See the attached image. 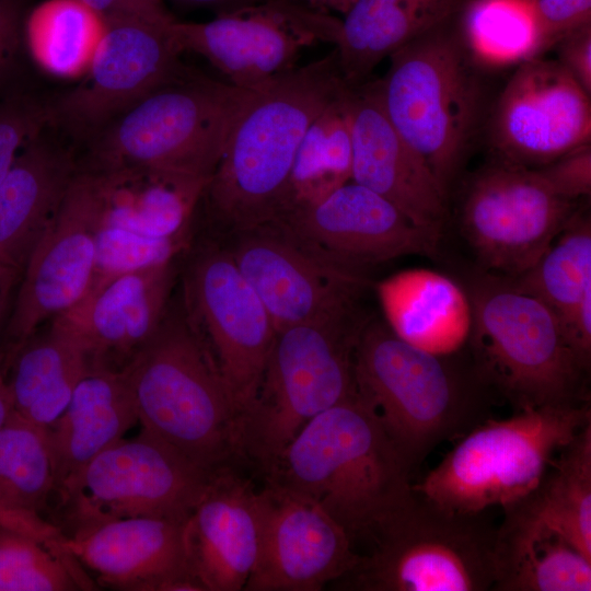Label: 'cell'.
<instances>
[{"label": "cell", "mask_w": 591, "mask_h": 591, "mask_svg": "<svg viewBox=\"0 0 591 591\" xmlns=\"http://www.w3.org/2000/svg\"><path fill=\"white\" fill-rule=\"evenodd\" d=\"M346 85L334 48L256 93L199 202L213 227L233 236L279 218L309 126Z\"/></svg>", "instance_id": "obj_1"}, {"label": "cell", "mask_w": 591, "mask_h": 591, "mask_svg": "<svg viewBox=\"0 0 591 591\" xmlns=\"http://www.w3.org/2000/svg\"><path fill=\"white\" fill-rule=\"evenodd\" d=\"M266 477L316 502L355 546L368 543L413 494L410 470L357 394L303 427Z\"/></svg>", "instance_id": "obj_2"}, {"label": "cell", "mask_w": 591, "mask_h": 591, "mask_svg": "<svg viewBox=\"0 0 591 591\" xmlns=\"http://www.w3.org/2000/svg\"><path fill=\"white\" fill-rule=\"evenodd\" d=\"M120 371L142 430L210 472L241 456L240 414L183 306L167 308Z\"/></svg>", "instance_id": "obj_3"}, {"label": "cell", "mask_w": 591, "mask_h": 591, "mask_svg": "<svg viewBox=\"0 0 591 591\" xmlns=\"http://www.w3.org/2000/svg\"><path fill=\"white\" fill-rule=\"evenodd\" d=\"M453 356V355H452ZM397 337L371 316L354 356L357 395L379 417L413 473L444 441L459 440L489 418L478 392L451 362Z\"/></svg>", "instance_id": "obj_4"}, {"label": "cell", "mask_w": 591, "mask_h": 591, "mask_svg": "<svg viewBox=\"0 0 591 591\" xmlns=\"http://www.w3.org/2000/svg\"><path fill=\"white\" fill-rule=\"evenodd\" d=\"M389 59L385 76L376 79L383 111L449 195L480 123L483 67L464 44L457 16Z\"/></svg>", "instance_id": "obj_5"}, {"label": "cell", "mask_w": 591, "mask_h": 591, "mask_svg": "<svg viewBox=\"0 0 591 591\" xmlns=\"http://www.w3.org/2000/svg\"><path fill=\"white\" fill-rule=\"evenodd\" d=\"M257 92L190 69L150 92L85 143V171L141 166L209 181Z\"/></svg>", "instance_id": "obj_6"}, {"label": "cell", "mask_w": 591, "mask_h": 591, "mask_svg": "<svg viewBox=\"0 0 591 591\" xmlns=\"http://www.w3.org/2000/svg\"><path fill=\"white\" fill-rule=\"evenodd\" d=\"M468 340L478 379L515 410L589 403L587 370L551 308L510 278L488 274L470 293Z\"/></svg>", "instance_id": "obj_7"}, {"label": "cell", "mask_w": 591, "mask_h": 591, "mask_svg": "<svg viewBox=\"0 0 591 591\" xmlns=\"http://www.w3.org/2000/svg\"><path fill=\"white\" fill-rule=\"evenodd\" d=\"M364 309L276 332L257 395L240 420L241 456L267 476L312 419L355 396V348Z\"/></svg>", "instance_id": "obj_8"}, {"label": "cell", "mask_w": 591, "mask_h": 591, "mask_svg": "<svg viewBox=\"0 0 591 591\" xmlns=\"http://www.w3.org/2000/svg\"><path fill=\"white\" fill-rule=\"evenodd\" d=\"M591 422L590 403L545 405L487 418L429 471L414 491L441 509L478 513L533 491L557 453Z\"/></svg>", "instance_id": "obj_9"}, {"label": "cell", "mask_w": 591, "mask_h": 591, "mask_svg": "<svg viewBox=\"0 0 591 591\" xmlns=\"http://www.w3.org/2000/svg\"><path fill=\"white\" fill-rule=\"evenodd\" d=\"M496 529L484 512L439 508L414 489L336 586L359 591H487L495 581Z\"/></svg>", "instance_id": "obj_10"}, {"label": "cell", "mask_w": 591, "mask_h": 591, "mask_svg": "<svg viewBox=\"0 0 591 591\" xmlns=\"http://www.w3.org/2000/svg\"><path fill=\"white\" fill-rule=\"evenodd\" d=\"M105 27L85 72L73 88L47 99L50 128L85 144L150 92L192 68L181 61L171 23L104 19Z\"/></svg>", "instance_id": "obj_11"}, {"label": "cell", "mask_w": 591, "mask_h": 591, "mask_svg": "<svg viewBox=\"0 0 591 591\" xmlns=\"http://www.w3.org/2000/svg\"><path fill=\"white\" fill-rule=\"evenodd\" d=\"M535 170L494 159L467 182L460 228L491 275L517 278L530 269L577 210Z\"/></svg>", "instance_id": "obj_12"}, {"label": "cell", "mask_w": 591, "mask_h": 591, "mask_svg": "<svg viewBox=\"0 0 591 591\" xmlns=\"http://www.w3.org/2000/svg\"><path fill=\"white\" fill-rule=\"evenodd\" d=\"M341 20L289 0H263L207 22L171 24L181 53L209 61L231 84L259 92L297 68L302 51L335 45Z\"/></svg>", "instance_id": "obj_13"}, {"label": "cell", "mask_w": 591, "mask_h": 591, "mask_svg": "<svg viewBox=\"0 0 591 591\" xmlns=\"http://www.w3.org/2000/svg\"><path fill=\"white\" fill-rule=\"evenodd\" d=\"M217 472L141 429L91 460L61 499L71 506L77 529L120 518L186 520Z\"/></svg>", "instance_id": "obj_14"}, {"label": "cell", "mask_w": 591, "mask_h": 591, "mask_svg": "<svg viewBox=\"0 0 591 591\" xmlns=\"http://www.w3.org/2000/svg\"><path fill=\"white\" fill-rule=\"evenodd\" d=\"M182 306L241 420L259 390L276 329L228 247L207 245L194 256L184 277Z\"/></svg>", "instance_id": "obj_15"}, {"label": "cell", "mask_w": 591, "mask_h": 591, "mask_svg": "<svg viewBox=\"0 0 591 591\" xmlns=\"http://www.w3.org/2000/svg\"><path fill=\"white\" fill-rule=\"evenodd\" d=\"M276 332L362 309V271L323 257L275 220L232 236L228 247Z\"/></svg>", "instance_id": "obj_16"}, {"label": "cell", "mask_w": 591, "mask_h": 591, "mask_svg": "<svg viewBox=\"0 0 591 591\" xmlns=\"http://www.w3.org/2000/svg\"><path fill=\"white\" fill-rule=\"evenodd\" d=\"M495 159L541 167L591 140V95L555 60L518 65L493 108Z\"/></svg>", "instance_id": "obj_17"}, {"label": "cell", "mask_w": 591, "mask_h": 591, "mask_svg": "<svg viewBox=\"0 0 591 591\" xmlns=\"http://www.w3.org/2000/svg\"><path fill=\"white\" fill-rule=\"evenodd\" d=\"M258 502V555L244 590L318 591L357 564L348 533L312 499L267 480Z\"/></svg>", "instance_id": "obj_18"}, {"label": "cell", "mask_w": 591, "mask_h": 591, "mask_svg": "<svg viewBox=\"0 0 591 591\" xmlns=\"http://www.w3.org/2000/svg\"><path fill=\"white\" fill-rule=\"evenodd\" d=\"M99 228L91 176L79 169L23 269L7 327L10 356L45 321L67 312L88 293L94 276Z\"/></svg>", "instance_id": "obj_19"}, {"label": "cell", "mask_w": 591, "mask_h": 591, "mask_svg": "<svg viewBox=\"0 0 591 591\" xmlns=\"http://www.w3.org/2000/svg\"><path fill=\"white\" fill-rule=\"evenodd\" d=\"M276 220L323 257L362 273L402 256H433L441 236L352 181Z\"/></svg>", "instance_id": "obj_20"}, {"label": "cell", "mask_w": 591, "mask_h": 591, "mask_svg": "<svg viewBox=\"0 0 591 591\" xmlns=\"http://www.w3.org/2000/svg\"><path fill=\"white\" fill-rule=\"evenodd\" d=\"M185 520L120 518L77 529L62 551L107 588L125 591H205L189 569Z\"/></svg>", "instance_id": "obj_21"}, {"label": "cell", "mask_w": 591, "mask_h": 591, "mask_svg": "<svg viewBox=\"0 0 591 591\" xmlns=\"http://www.w3.org/2000/svg\"><path fill=\"white\" fill-rule=\"evenodd\" d=\"M175 279L174 264L92 283L73 308L53 318L89 366L121 370L160 325Z\"/></svg>", "instance_id": "obj_22"}, {"label": "cell", "mask_w": 591, "mask_h": 591, "mask_svg": "<svg viewBox=\"0 0 591 591\" xmlns=\"http://www.w3.org/2000/svg\"><path fill=\"white\" fill-rule=\"evenodd\" d=\"M349 109L351 181L391 201L417 225L441 234L449 195L387 119L376 80L350 85Z\"/></svg>", "instance_id": "obj_23"}, {"label": "cell", "mask_w": 591, "mask_h": 591, "mask_svg": "<svg viewBox=\"0 0 591 591\" xmlns=\"http://www.w3.org/2000/svg\"><path fill=\"white\" fill-rule=\"evenodd\" d=\"M258 490L224 467L211 477L184 522L190 571L205 591H240L259 547Z\"/></svg>", "instance_id": "obj_24"}, {"label": "cell", "mask_w": 591, "mask_h": 591, "mask_svg": "<svg viewBox=\"0 0 591 591\" xmlns=\"http://www.w3.org/2000/svg\"><path fill=\"white\" fill-rule=\"evenodd\" d=\"M79 170L48 126L20 151L0 183V263L22 271Z\"/></svg>", "instance_id": "obj_25"}, {"label": "cell", "mask_w": 591, "mask_h": 591, "mask_svg": "<svg viewBox=\"0 0 591 591\" xmlns=\"http://www.w3.org/2000/svg\"><path fill=\"white\" fill-rule=\"evenodd\" d=\"M138 417L119 370L91 367L59 418L47 428L57 493L62 497L103 450L124 438Z\"/></svg>", "instance_id": "obj_26"}, {"label": "cell", "mask_w": 591, "mask_h": 591, "mask_svg": "<svg viewBox=\"0 0 591 591\" xmlns=\"http://www.w3.org/2000/svg\"><path fill=\"white\" fill-rule=\"evenodd\" d=\"M85 172L91 176L100 228L153 237L183 235L208 183L141 166Z\"/></svg>", "instance_id": "obj_27"}, {"label": "cell", "mask_w": 591, "mask_h": 591, "mask_svg": "<svg viewBox=\"0 0 591 591\" xmlns=\"http://www.w3.org/2000/svg\"><path fill=\"white\" fill-rule=\"evenodd\" d=\"M375 293L387 327L417 348L452 356L470 338L473 324L470 293L441 273L405 269L380 280Z\"/></svg>", "instance_id": "obj_28"}, {"label": "cell", "mask_w": 591, "mask_h": 591, "mask_svg": "<svg viewBox=\"0 0 591 591\" xmlns=\"http://www.w3.org/2000/svg\"><path fill=\"white\" fill-rule=\"evenodd\" d=\"M496 529L493 591H590L591 560L522 502Z\"/></svg>", "instance_id": "obj_29"}, {"label": "cell", "mask_w": 591, "mask_h": 591, "mask_svg": "<svg viewBox=\"0 0 591 591\" xmlns=\"http://www.w3.org/2000/svg\"><path fill=\"white\" fill-rule=\"evenodd\" d=\"M465 0H356L334 48L348 85L368 80L393 53L455 19Z\"/></svg>", "instance_id": "obj_30"}, {"label": "cell", "mask_w": 591, "mask_h": 591, "mask_svg": "<svg viewBox=\"0 0 591 591\" xmlns=\"http://www.w3.org/2000/svg\"><path fill=\"white\" fill-rule=\"evenodd\" d=\"M8 380L14 413L49 428L66 409L72 393L89 370L85 355L53 321L40 337H30L13 356Z\"/></svg>", "instance_id": "obj_31"}, {"label": "cell", "mask_w": 591, "mask_h": 591, "mask_svg": "<svg viewBox=\"0 0 591 591\" xmlns=\"http://www.w3.org/2000/svg\"><path fill=\"white\" fill-rule=\"evenodd\" d=\"M519 501L591 560V422L557 453L537 487Z\"/></svg>", "instance_id": "obj_32"}, {"label": "cell", "mask_w": 591, "mask_h": 591, "mask_svg": "<svg viewBox=\"0 0 591 591\" xmlns=\"http://www.w3.org/2000/svg\"><path fill=\"white\" fill-rule=\"evenodd\" d=\"M346 85L314 118L297 153L281 217L351 181L352 139Z\"/></svg>", "instance_id": "obj_33"}, {"label": "cell", "mask_w": 591, "mask_h": 591, "mask_svg": "<svg viewBox=\"0 0 591 591\" xmlns=\"http://www.w3.org/2000/svg\"><path fill=\"white\" fill-rule=\"evenodd\" d=\"M104 27V19L81 0H46L25 16L24 47L47 74L81 78Z\"/></svg>", "instance_id": "obj_34"}, {"label": "cell", "mask_w": 591, "mask_h": 591, "mask_svg": "<svg viewBox=\"0 0 591 591\" xmlns=\"http://www.w3.org/2000/svg\"><path fill=\"white\" fill-rule=\"evenodd\" d=\"M457 26L482 67L518 66L540 57L532 0H465Z\"/></svg>", "instance_id": "obj_35"}, {"label": "cell", "mask_w": 591, "mask_h": 591, "mask_svg": "<svg viewBox=\"0 0 591 591\" xmlns=\"http://www.w3.org/2000/svg\"><path fill=\"white\" fill-rule=\"evenodd\" d=\"M556 314L566 315L591 290V222L575 211L549 247L524 274L510 278Z\"/></svg>", "instance_id": "obj_36"}, {"label": "cell", "mask_w": 591, "mask_h": 591, "mask_svg": "<svg viewBox=\"0 0 591 591\" xmlns=\"http://www.w3.org/2000/svg\"><path fill=\"white\" fill-rule=\"evenodd\" d=\"M54 491L47 428L13 412L0 427V500L12 509L40 514Z\"/></svg>", "instance_id": "obj_37"}, {"label": "cell", "mask_w": 591, "mask_h": 591, "mask_svg": "<svg viewBox=\"0 0 591 591\" xmlns=\"http://www.w3.org/2000/svg\"><path fill=\"white\" fill-rule=\"evenodd\" d=\"M73 558L0 526V591H68L84 588Z\"/></svg>", "instance_id": "obj_38"}, {"label": "cell", "mask_w": 591, "mask_h": 591, "mask_svg": "<svg viewBox=\"0 0 591 591\" xmlns=\"http://www.w3.org/2000/svg\"><path fill=\"white\" fill-rule=\"evenodd\" d=\"M182 245L183 235L153 237L119 228L102 227L96 235L92 283L173 263Z\"/></svg>", "instance_id": "obj_39"}, {"label": "cell", "mask_w": 591, "mask_h": 591, "mask_svg": "<svg viewBox=\"0 0 591 591\" xmlns=\"http://www.w3.org/2000/svg\"><path fill=\"white\" fill-rule=\"evenodd\" d=\"M49 123L47 99L23 78L0 90V183L23 147Z\"/></svg>", "instance_id": "obj_40"}, {"label": "cell", "mask_w": 591, "mask_h": 591, "mask_svg": "<svg viewBox=\"0 0 591 591\" xmlns=\"http://www.w3.org/2000/svg\"><path fill=\"white\" fill-rule=\"evenodd\" d=\"M532 9L540 57L564 36L591 23V0H532Z\"/></svg>", "instance_id": "obj_41"}, {"label": "cell", "mask_w": 591, "mask_h": 591, "mask_svg": "<svg viewBox=\"0 0 591 591\" xmlns=\"http://www.w3.org/2000/svg\"><path fill=\"white\" fill-rule=\"evenodd\" d=\"M533 170L556 196L569 201L587 197L591 193V144L580 146Z\"/></svg>", "instance_id": "obj_42"}, {"label": "cell", "mask_w": 591, "mask_h": 591, "mask_svg": "<svg viewBox=\"0 0 591 591\" xmlns=\"http://www.w3.org/2000/svg\"><path fill=\"white\" fill-rule=\"evenodd\" d=\"M26 0H0V90L23 78Z\"/></svg>", "instance_id": "obj_43"}, {"label": "cell", "mask_w": 591, "mask_h": 591, "mask_svg": "<svg viewBox=\"0 0 591 591\" xmlns=\"http://www.w3.org/2000/svg\"><path fill=\"white\" fill-rule=\"evenodd\" d=\"M556 61L591 95V23L559 39Z\"/></svg>", "instance_id": "obj_44"}, {"label": "cell", "mask_w": 591, "mask_h": 591, "mask_svg": "<svg viewBox=\"0 0 591 591\" xmlns=\"http://www.w3.org/2000/svg\"><path fill=\"white\" fill-rule=\"evenodd\" d=\"M0 526L33 537L54 552H62L67 535L40 514L12 509L0 500Z\"/></svg>", "instance_id": "obj_45"}, {"label": "cell", "mask_w": 591, "mask_h": 591, "mask_svg": "<svg viewBox=\"0 0 591 591\" xmlns=\"http://www.w3.org/2000/svg\"><path fill=\"white\" fill-rule=\"evenodd\" d=\"M103 19L130 18L157 23L176 20L167 10L164 0H81Z\"/></svg>", "instance_id": "obj_46"}, {"label": "cell", "mask_w": 591, "mask_h": 591, "mask_svg": "<svg viewBox=\"0 0 591 591\" xmlns=\"http://www.w3.org/2000/svg\"><path fill=\"white\" fill-rule=\"evenodd\" d=\"M187 7L206 8L220 14L263 0H174Z\"/></svg>", "instance_id": "obj_47"}, {"label": "cell", "mask_w": 591, "mask_h": 591, "mask_svg": "<svg viewBox=\"0 0 591 591\" xmlns=\"http://www.w3.org/2000/svg\"><path fill=\"white\" fill-rule=\"evenodd\" d=\"M323 13L345 15L356 0H289Z\"/></svg>", "instance_id": "obj_48"}, {"label": "cell", "mask_w": 591, "mask_h": 591, "mask_svg": "<svg viewBox=\"0 0 591 591\" xmlns=\"http://www.w3.org/2000/svg\"><path fill=\"white\" fill-rule=\"evenodd\" d=\"M5 360V354L0 351V427L5 424L14 412L9 383L4 374Z\"/></svg>", "instance_id": "obj_49"}, {"label": "cell", "mask_w": 591, "mask_h": 591, "mask_svg": "<svg viewBox=\"0 0 591 591\" xmlns=\"http://www.w3.org/2000/svg\"><path fill=\"white\" fill-rule=\"evenodd\" d=\"M20 274L14 267L0 263V313L5 311L9 294Z\"/></svg>", "instance_id": "obj_50"}, {"label": "cell", "mask_w": 591, "mask_h": 591, "mask_svg": "<svg viewBox=\"0 0 591 591\" xmlns=\"http://www.w3.org/2000/svg\"><path fill=\"white\" fill-rule=\"evenodd\" d=\"M3 314H4V312L0 313V324H1V321H2V317H3Z\"/></svg>", "instance_id": "obj_51"}]
</instances>
